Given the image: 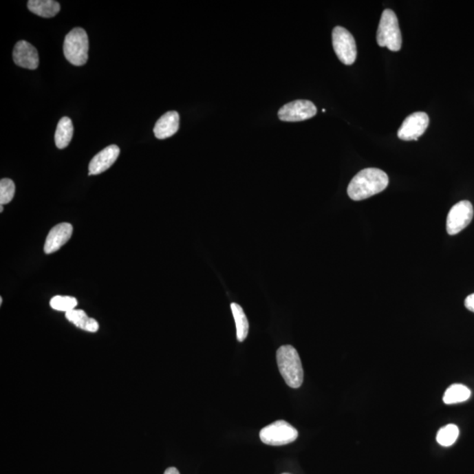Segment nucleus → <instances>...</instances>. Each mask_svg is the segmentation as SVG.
Returning a JSON list of instances; mask_svg holds the SVG:
<instances>
[{"label": "nucleus", "mask_w": 474, "mask_h": 474, "mask_svg": "<svg viewBox=\"0 0 474 474\" xmlns=\"http://www.w3.org/2000/svg\"><path fill=\"white\" fill-rule=\"evenodd\" d=\"M473 217V206L468 200H462L454 205L449 212L446 222L447 233L459 234L471 224Z\"/></svg>", "instance_id": "nucleus-7"}, {"label": "nucleus", "mask_w": 474, "mask_h": 474, "mask_svg": "<svg viewBox=\"0 0 474 474\" xmlns=\"http://www.w3.org/2000/svg\"><path fill=\"white\" fill-rule=\"evenodd\" d=\"M2 302H3V299H2V298H0V304L2 305Z\"/></svg>", "instance_id": "nucleus-25"}, {"label": "nucleus", "mask_w": 474, "mask_h": 474, "mask_svg": "<svg viewBox=\"0 0 474 474\" xmlns=\"http://www.w3.org/2000/svg\"><path fill=\"white\" fill-rule=\"evenodd\" d=\"M3 210H4V208H3V205H1V209H0V212H3Z\"/></svg>", "instance_id": "nucleus-24"}, {"label": "nucleus", "mask_w": 474, "mask_h": 474, "mask_svg": "<svg viewBox=\"0 0 474 474\" xmlns=\"http://www.w3.org/2000/svg\"><path fill=\"white\" fill-rule=\"evenodd\" d=\"M65 317L67 320L71 321L75 326L85 330V332H97L98 327H100L96 320L88 317L85 312L80 310H73L67 312Z\"/></svg>", "instance_id": "nucleus-15"}, {"label": "nucleus", "mask_w": 474, "mask_h": 474, "mask_svg": "<svg viewBox=\"0 0 474 474\" xmlns=\"http://www.w3.org/2000/svg\"><path fill=\"white\" fill-rule=\"evenodd\" d=\"M89 40L87 32L81 28H76L67 34L63 43L65 58L72 65L82 66L88 60Z\"/></svg>", "instance_id": "nucleus-4"}, {"label": "nucleus", "mask_w": 474, "mask_h": 474, "mask_svg": "<svg viewBox=\"0 0 474 474\" xmlns=\"http://www.w3.org/2000/svg\"><path fill=\"white\" fill-rule=\"evenodd\" d=\"M334 50L343 65H352L357 58V45L352 34L346 28L336 27L332 32Z\"/></svg>", "instance_id": "nucleus-6"}, {"label": "nucleus", "mask_w": 474, "mask_h": 474, "mask_svg": "<svg viewBox=\"0 0 474 474\" xmlns=\"http://www.w3.org/2000/svg\"><path fill=\"white\" fill-rule=\"evenodd\" d=\"M73 227L72 224L63 222V224L55 226L47 235L45 245H44V252L46 254L56 252L71 239Z\"/></svg>", "instance_id": "nucleus-11"}, {"label": "nucleus", "mask_w": 474, "mask_h": 474, "mask_svg": "<svg viewBox=\"0 0 474 474\" xmlns=\"http://www.w3.org/2000/svg\"><path fill=\"white\" fill-rule=\"evenodd\" d=\"M460 435V429L455 424H448L439 429L437 435L438 443L442 446H451Z\"/></svg>", "instance_id": "nucleus-19"}, {"label": "nucleus", "mask_w": 474, "mask_h": 474, "mask_svg": "<svg viewBox=\"0 0 474 474\" xmlns=\"http://www.w3.org/2000/svg\"><path fill=\"white\" fill-rule=\"evenodd\" d=\"M471 390L468 387L461 384L451 385L450 387L445 391L444 396V402L447 405H453V404H457L466 402L471 397Z\"/></svg>", "instance_id": "nucleus-17"}, {"label": "nucleus", "mask_w": 474, "mask_h": 474, "mask_svg": "<svg viewBox=\"0 0 474 474\" xmlns=\"http://www.w3.org/2000/svg\"><path fill=\"white\" fill-rule=\"evenodd\" d=\"M28 8L33 14L43 18H52L60 12L61 6L54 0H30Z\"/></svg>", "instance_id": "nucleus-14"}, {"label": "nucleus", "mask_w": 474, "mask_h": 474, "mask_svg": "<svg viewBox=\"0 0 474 474\" xmlns=\"http://www.w3.org/2000/svg\"><path fill=\"white\" fill-rule=\"evenodd\" d=\"M119 155L120 149L116 145L108 146L103 151L98 152L89 164V175H98L107 171L116 163Z\"/></svg>", "instance_id": "nucleus-12"}, {"label": "nucleus", "mask_w": 474, "mask_h": 474, "mask_svg": "<svg viewBox=\"0 0 474 474\" xmlns=\"http://www.w3.org/2000/svg\"><path fill=\"white\" fill-rule=\"evenodd\" d=\"M299 435L298 431L290 423L279 420L260 431L259 437L263 444L272 446H281L294 442Z\"/></svg>", "instance_id": "nucleus-5"}, {"label": "nucleus", "mask_w": 474, "mask_h": 474, "mask_svg": "<svg viewBox=\"0 0 474 474\" xmlns=\"http://www.w3.org/2000/svg\"><path fill=\"white\" fill-rule=\"evenodd\" d=\"M317 113L316 107L310 100H294L279 109L278 116L283 122H302L311 119Z\"/></svg>", "instance_id": "nucleus-8"}, {"label": "nucleus", "mask_w": 474, "mask_h": 474, "mask_svg": "<svg viewBox=\"0 0 474 474\" xmlns=\"http://www.w3.org/2000/svg\"><path fill=\"white\" fill-rule=\"evenodd\" d=\"M231 310L235 321V327H237V340L240 343L244 342L249 333V321L240 305L232 303Z\"/></svg>", "instance_id": "nucleus-18"}, {"label": "nucleus", "mask_w": 474, "mask_h": 474, "mask_svg": "<svg viewBox=\"0 0 474 474\" xmlns=\"http://www.w3.org/2000/svg\"><path fill=\"white\" fill-rule=\"evenodd\" d=\"M15 194V184L14 181L3 179L0 181V203L1 205L8 204L14 199Z\"/></svg>", "instance_id": "nucleus-21"}, {"label": "nucleus", "mask_w": 474, "mask_h": 474, "mask_svg": "<svg viewBox=\"0 0 474 474\" xmlns=\"http://www.w3.org/2000/svg\"><path fill=\"white\" fill-rule=\"evenodd\" d=\"M77 305V299L71 297V296L57 295L53 297L52 301H50V306H52L53 310L65 312V313L75 310Z\"/></svg>", "instance_id": "nucleus-20"}, {"label": "nucleus", "mask_w": 474, "mask_h": 474, "mask_svg": "<svg viewBox=\"0 0 474 474\" xmlns=\"http://www.w3.org/2000/svg\"><path fill=\"white\" fill-rule=\"evenodd\" d=\"M12 57L16 65L22 68L36 69L39 66V54L37 50L26 41H20L16 43Z\"/></svg>", "instance_id": "nucleus-10"}, {"label": "nucleus", "mask_w": 474, "mask_h": 474, "mask_svg": "<svg viewBox=\"0 0 474 474\" xmlns=\"http://www.w3.org/2000/svg\"><path fill=\"white\" fill-rule=\"evenodd\" d=\"M464 306L467 310L474 313V294L467 296L466 301H464Z\"/></svg>", "instance_id": "nucleus-22"}, {"label": "nucleus", "mask_w": 474, "mask_h": 474, "mask_svg": "<svg viewBox=\"0 0 474 474\" xmlns=\"http://www.w3.org/2000/svg\"><path fill=\"white\" fill-rule=\"evenodd\" d=\"M389 183L385 171L377 168H367L359 171L349 184L347 193L349 198L359 202L383 192Z\"/></svg>", "instance_id": "nucleus-1"}, {"label": "nucleus", "mask_w": 474, "mask_h": 474, "mask_svg": "<svg viewBox=\"0 0 474 474\" xmlns=\"http://www.w3.org/2000/svg\"><path fill=\"white\" fill-rule=\"evenodd\" d=\"M277 363L283 378L292 388L301 387L304 380L303 367L299 353L292 345H283L277 351Z\"/></svg>", "instance_id": "nucleus-2"}, {"label": "nucleus", "mask_w": 474, "mask_h": 474, "mask_svg": "<svg viewBox=\"0 0 474 474\" xmlns=\"http://www.w3.org/2000/svg\"><path fill=\"white\" fill-rule=\"evenodd\" d=\"M283 474H289V473H283Z\"/></svg>", "instance_id": "nucleus-26"}, {"label": "nucleus", "mask_w": 474, "mask_h": 474, "mask_svg": "<svg viewBox=\"0 0 474 474\" xmlns=\"http://www.w3.org/2000/svg\"><path fill=\"white\" fill-rule=\"evenodd\" d=\"M378 46L387 47L391 52H397L402 49V38L399 21L394 12L386 9L381 15L377 32Z\"/></svg>", "instance_id": "nucleus-3"}, {"label": "nucleus", "mask_w": 474, "mask_h": 474, "mask_svg": "<svg viewBox=\"0 0 474 474\" xmlns=\"http://www.w3.org/2000/svg\"><path fill=\"white\" fill-rule=\"evenodd\" d=\"M429 122V116L426 113L416 112L410 114L398 130V138L403 141H418L428 129Z\"/></svg>", "instance_id": "nucleus-9"}, {"label": "nucleus", "mask_w": 474, "mask_h": 474, "mask_svg": "<svg viewBox=\"0 0 474 474\" xmlns=\"http://www.w3.org/2000/svg\"><path fill=\"white\" fill-rule=\"evenodd\" d=\"M164 474H180L179 472V470L177 468H175V467H170V468H168L165 470V472Z\"/></svg>", "instance_id": "nucleus-23"}, {"label": "nucleus", "mask_w": 474, "mask_h": 474, "mask_svg": "<svg viewBox=\"0 0 474 474\" xmlns=\"http://www.w3.org/2000/svg\"><path fill=\"white\" fill-rule=\"evenodd\" d=\"M180 129V114L176 111L164 114L155 123L154 133L155 138L163 140L171 138Z\"/></svg>", "instance_id": "nucleus-13"}, {"label": "nucleus", "mask_w": 474, "mask_h": 474, "mask_svg": "<svg viewBox=\"0 0 474 474\" xmlns=\"http://www.w3.org/2000/svg\"><path fill=\"white\" fill-rule=\"evenodd\" d=\"M74 128L72 120L69 117H63L57 124L55 133V142L56 147L63 149L68 147L71 142Z\"/></svg>", "instance_id": "nucleus-16"}]
</instances>
